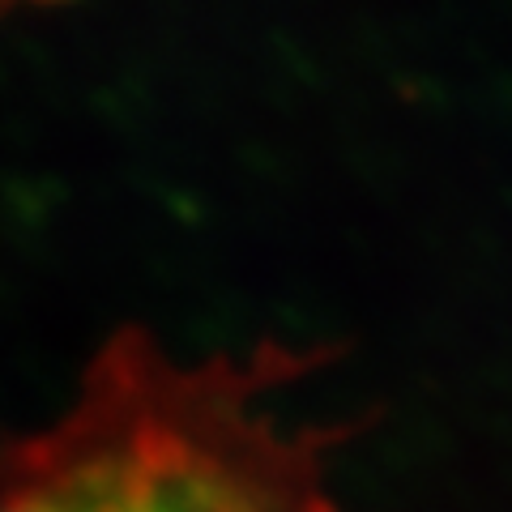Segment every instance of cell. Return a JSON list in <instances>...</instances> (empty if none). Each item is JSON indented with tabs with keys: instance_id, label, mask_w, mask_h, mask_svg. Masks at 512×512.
<instances>
[{
	"instance_id": "cell-1",
	"label": "cell",
	"mask_w": 512,
	"mask_h": 512,
	"mask_svg": "<svg viewBox=\"0 0 512 512\" xmlns=\"http://www.w3.org/2000/svg\"><path fill=\"white\" fill-rule=\"evenodd\" d=\"M303 372L274 342L188 359L124 329L52 423L0 444V512H342L338 431L286 410Z\"/></svg>"
}]
</instances>
